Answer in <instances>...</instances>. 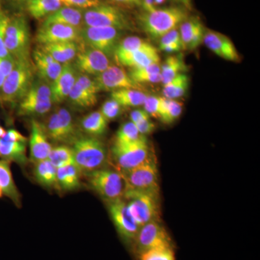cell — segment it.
Masks as SVG:
<instances>
[{
  "label": "cell",
  "instance_id": "6da1fadb",
  "mask_svg": "<svg viewBox=\"0 0 260 260\" xmlns=\"http://www.w3.org/2000/svg\"><path fill=\"white\" fill-rule=\"evenodd\" d=\"M187 8L172 6L141 12L138 15L140 28L154 40H159L167 32L178 28L189 18Z\"/></svg>",
  "mask_w": 260,
  "mask_h": 260
},
{
  "label": "cell",
  "instance_id": "7a4b0ae2",
  "mask_svg": "<svg viewBox=\"0 0 260 260\" xmlns=\"http://www.w3.org/2000/svg\"><path fill=\"white\" fill-rule=\"evenodd\" d=\"M75 164L84 174L103 169L107 161L105 145L95 137L80 135L73 143Z\"/></svg>",
  "mask_w": 260,
  "mask_h": 260
},
{
  "label": "cell",
  "instance_id": "3957f363",
  "mask_svg": "<svg viewBox=\"0 0 260 260\" xmlns=\"http://www.w3.org/2000/svg\"><path fill=\"white\" fill-rule=\"evenodd\" d=\"M34 69L30 60H15L14 68L0 89L2 102L16 104L25 97L34 80Z\"/></svg>",
  "mask_w": 260,
  "mask_h": 260
},
{
  "label": "cell",
  "instance_id": "277c9868",
  "mask_svg": "<svg viewBox=\"0 0 260 260\" xmlns=\"http://www.w3.org/2000/svg\"><path fill=\"white\" fill-rule=\"evenodd\" d=\"M123 198L128 210L140 227L160 218V194L125 189Z\"/></svg>",
  "mask_w": 260,
  "mask_h": 260
},
{
  "label": "cell",
  "instance_id": "5b68a950",
  "mask_svg": "<svg viewBox=\"0 0 260 260\" xmlns=\"http://www.w3.org/2000/svg\"><path fill=\"white\" fill-rule=\"evenodd\" d=\"M84 26L107 27L132 30L133 24L123 10L114 5L102 4L83 10Z\"/></svg>",
  "mask_w": 260,
  "mask_h": 260
},
{
  "label": "cell",
  "instance_id": "8992f818",
  "mask_svg": "<svg viewBox=\"0 0 260 260\" xmlns=\"http://www.w3.org/2000/svg\"><path fill=\"white\" fill-rule=\"evenodd\" d=\"M112 156L119 172L134 169L155 158L145 136L130 144L113 145Z\"/></svg>",
  "mask_w": 260,
  "mask_h": 260
},
{
  "label": "cell",
  "instance_id": "52a82bcc",
  "mask_svg": "<svg viewBox=\"0 0 260 260\" xmlns=\"http://www.w3.org/2000/svg\"><path fill=\"white\" fill-rule=\"evenodd\" d=\"M5 47L15 60H30V30L23 15L10 18L5 39Z\"/></svg>",
  "mask_w": 260,
  "mask_h": 260
},
{
  "label": "cell",
  "instance_id": "ba28073f",
  "mask_svg": "<svg viewBox=\"0 0 260 260\" xmlns=\"http://www.w3.org/2000/svg\"><path fill=\"white\" fill-rule=\"evenodd\" d=\"M50 84L40 78L34 80L28 93L19 102L20 116H42L50 112L52 107Z\"/></svg>",
  "mask_w": 260,
  "mask_h": 260
},
{
  "label": "cell",
  "instance_id": "9c48e42d",
  "mask_svg": "<svg viewBox=\"0 0 260 260\" xmlns=\"http://www.w3.org/2000/svg\"><path fill=\"white\" fill-rule=\"evenodd\" d=\"M89 186L107 202L121 199L125 191V182L119 172L103 169L85 174Z\"/></svg>",
  "mask_w": 260,
  "mask_h": 260
},
{
  "label": "cell",
  "instance_id": "30bf717a",
  "mask_svg": "<svg viewBox=\"0 0 260 260\" xmlns=\"http://www.w3.org/2000/svg\"><path fill=\"white\" fill-rule=\"evenodd\" d=\"M48 139L55 143L73 144L80 135L71 113L65 109H56L42 124Z\"/></svg>",
  "mask_w": 260,
  "mask_h": 260
},
{
  "label": "cell",
  "instance_id": "8fae6325",
  "mask_svg": "<svg viewBox=\"0 0 260 260\" xmlns=\"http://www.w3.org/2000/svg\"><path fill=\"white\" fill-rule=\"evenodd\" d=\"M119 173L125 182V189L160 194L158 166L155 157L139 167Z\"/></svg>",
  "mask_w": 260,
  "mask_h": 260
},
{
  "label": "cell",
  "instance_id": "7c38bea8",
  "mask_svg": "<svg viewBox=\"0 0 260 260\" xmlns=\"http://www.w3.org/2000/svg\"><path fill=\"white\" fill-rule=\"evenodd\" d=\"M123 30L107 27L84 26L80 30L81 42L85 46L102 51L108 57H114Z\"/></svg>",
  "mask_w": 260,
  "mask_h": 260
},
{
  "label": "cell",
  "instance_id": "4fadbf2b",
  "mask_svg": "<svg viewBox=\"0 0 260 260\" xmlns=\"http://www.w3.org/2000/svg\"><path fill=\"white\" fill-rule=\"evenodd\" d=\"M135 241L139 253L157 248H174L172 238L160 220L151 221L140 227Z\"/></svg>",
  "mask_w": 260,
  "mask_h": 260
},
{
  "label": "cell",
  "instance_id": "5bb4252c",
  "mask_svg": "<svg viewBox=\"0 0 260 260\" xmlns=\"http://www.w3.org/2000/svg\"><path fill=\"white\" fill-rule=\"evenodd\" d=\"M73 64L78 73L97 76L105 71L110 66L111 63L109 58L102 51L80 42L79 51Z\"/></svg>",
  "mask_w": 260,
  "mask_h": 260
},
{
  "label": "cell",
  "instance_id": "9a60e30c",
  "mask_svg": "<svg viewBox=\"0 0 260 260\" xmlns=\"http://www.w3.org/2000/svg\"><path fill=\"white\" fill-rule=\"evenodd\" d=\"M93 80L100 92L129 88L141 90L140 84L132 79L125 70L116 65L111 64L105 71L95 76Z\"/></svg>",
  "mask_w": 260,
  "mask_h": 260
},
{
  "label": "cell",
  "instance_id": "2e32d148",
  "mask_svg": "<svg viewBox=\"0 0 260 260\" xmlns=\"http://www.w3.org/2000/svg\"><path fill=\"white\" fill-rule=\"evenodd\" d=\"M108 203L109 213L118 232L126 240H135L140 227L132 217L126 201L118 199Z\"/></svg>",
  "mask_w": 260,
  "mask_h": 260
},
{
  "label": "cell",
  "instance_id": "e0dca14e",
  "mask_svg": "<svg viewBox=\"0 0 260 260\" xmlns=\"http://www.w3.org/2000/svg\"><path fill=\"white\" fill-rule=\"evenodd\" d=\"M80 30L81 29L63 24L42 25L36 35V41L41 45L67 42L80 43L81 42Z\"/></svg>",
  "mask_w": 260,
  "mask_h": 260
},
{
  "label": "cell",
  "instance_id": "ac0fdd59",
  "mask_svg": "<svg viewBox=\"0 0 260 260\" xmlns=\"http://www.w3.org/2000/svg\"><path fill=\"white\" fill-rule=\"evenodd\" d=\"M203 43L210 51L225 60L239 62L241 56L234 43L221 32L206 29Z\"/></svg>",
  "mask_w": 260,
  "mask_h": 260
},
{
  "label": "cell",
  "instance_id": "d6986e66",
  "mask_svg": "<svg viewBox=\"0 0 260 260\" xmlns=\"http://www.w3.org/2000/svg\"><path fill=\"white\" fill-rule=\"evenodd\" d=\"M78 73L73 63L63 64L60 74L50 85L53 104H59L68 99Z\"/></svg>",
  "mask_w": 260,
  "mask_h": 260
},
{
  "label": "cell",
  "instance_id": "ffe728a7",
  "mask_svg": "<svg viewBox=\"0 0 260 260\" xmlns=\"http://www.w3.org/2000/svg\"><path fill=\"white\" fill-rule=\"evenodd\" d=\"M30 140V156L32 162L46 160L50 153L51 145L49 143L42 123L32 119Z\"/></svg>",
  "mask_w": 260,
  "mask_h": 260
},
{
  "label": "cell",
  "instance_id": "44dd1931",
  "mask_svg": "<svg viewBox=\"0 0 260 260\" xmlns=\"http://www.w3.org/2000/svg\"><path fill=\"white\" fill-rule=\"evenodd\" d=\"M32 59L35 63L39 78L51 84L55 81L60 74L63 64L57 62L40 48L32 52Z\"/></svg>",
  "mask_w": 260,
  "mask_h": 260
},
{
  "label": "cell",
  "instance_id": "7402d4cb",
  "mask_svg": "<svg viewBox=\"0 0 260 260\" xmlns=\"http://www.w3.org/2000/svg\"><path fill=\"white\" fill-rule=\"evenodd\" d=\"M116 61L121 66L132 68H143L160 61L158 50L153 46L146 49H140L129 54L115 57Z\"/></svg>",
  "mask_w": 260,
  "mask_h": 260
},
{
  "label": "cell",
  "instance_id": "603a6c76",
  "mask_svg": "<svg viewBox=\"0 0 260 260\" xmlns=\"http://www.w3.org/2000/svg\"><path fill=\"white\" fill-rule=\"evenodd\" d=\"M80 43L76 42L54 43V44H44V45H41V47L39 48L51 56L57 62L64 64L75 60L79 51Z\"/></svg>",
  "mask_w": 260,
  "mask_h": 260
},
{
  "label": "cell",
  "instance_id": "cb8c5ba5",
  "mask_svg": "<svg viewBox=\"0 0 260 260\" xmlns=\"http://www.w3.org/2000/svg\"><path fill=\"white\" fill-rule=\"evenodd\" d=\"M83 10L71 7L62 6L54 13L44 18L42 25L59 23L82 29L84 27Z\"/></svg>",
  "mask_w": 260,
  "mask_h": 260
},
{
  "label": "cell",
  "instance_id": "d4e9b609",
  "mask_svg": "<svg viewBox=\"0 0 260 260\" xmlns=\"http://www.w3.org/2000/svg\"><path fill=\"white\" fill-rule=\"evenodd\" d=\"M10 162L0 159V188L3 195L8 197L17 207L20 208L21 206V196L12 175Z\"/></svg>",
  "mask_w": 260,
  "mask_h": 260
},
{
  "label": "cell",
  "instance_id": "484cf974",
  "mask_svg": "<svg viewBox=\"0 0 260 260\" xmlns=\"http://www.w3.org/2000/svg\"><path fill=\"white\" fill-rule=\"evenodd\" d=\"M0 159L24 165L27 162L26 143L0 139Z\"/></svg>",
  "mask_w": 260,
  "mask_h": 260
},
{
  "label": "cell",
  "instance_id": "4316f807",
  "mask_svg": "<svg viewBox=\"0 0 260 260\" xmlns=\"http://www.w3.org/2000/svg\"><path fill=\"white\" fill-rule=\"evenodd\" d=\"M80 174L75 164L56 169V183L64 191H73L80 186Z\"/></svg>",
  "mask_w": 260,
  "mask_h": 260
},
{
  "label": "cell",
  "instance_id": "83f0119b",
  "mask_svg": "<svg viewBox=\"0 0 260 260\" xmlns=\"http://www.w3.org/2000/svg\"><path fill=\"white\" fill-rule=\"evenodd\" d=\"M80 128L89 136H101L106 133L108 120L101 112H93L84 116L80 122Z\"/></svg>",
  "mask_w": 260,
  "mask_h": 260
},
{
  "label": "cell",
  "instance_id": "f1b7e54d",
  "mask_svg": "<svg viewBox=\"0 0 260 260\" xmlns=\"http://www.w3.org/2000/svg\"><path fill=\"white\" fill-rule=\"evenodd\" d=\"M147 94L138 89H121L111 93V99L115 100L121 107H138L143 106Z\"/></svg>",
  "mask_w": 260,
  "mask_h": 260
},
{
  "label": "cell",
  "instance_id": "f546056e",
  "mask_svg": "<svg viewBox=\"0 0 260 260\" xmlns=\"http://www.w3.org/2000/svg\"><path fill=\"white\" fill-rule=\"evenodd\" d=\"M25 7L32 18L41 20L59 10L62 4L59 0H28Z\"/></svg>",
  "mask_w": 260,
  "mask_h": 260
},
{
  "label": "cell",
  "instance_id": "4dcf8cb0",
  "mask_svg": "<svg viewBox=\"0 0 260 260\" xmlns=\"http://www.w3.org/2000/svg\"><path fill=\"white\" fill-rule=\"evenodd\" d=\"M187 69L181 55H172L168 56L161 65L160 75L161 83L165 85L174 79L178 75L184 73Z\"/></svg>",
  "mask_w": 260,
  "mask_h": 260
},
{
  "label": "cell",
  "instance_id": "1f68e13d",
  "mask_svg": "<svg viewBox=\"0 0 260 260\" xmlns=\"http://www.w3.org/2000/svg\"><path fill=\"white\" fill-rule=\"evenodd\" d=\"M68 99L73 105L83 109L93 107L98 102L96 93L84 88L77 82L72 88Z\"/></svg>",
  "mask_w": 260,
  "mask_h": 260
},
{
  "label": "cell",
  "instance_id": "d6a6232c",
  "mask_svg": "<svg viewBox=\"0 0 260 260\" xmlns=\"http://www.w3.org/2000/svg\"><path fill=\"white\" fill-rule=\"evenodd\" d=\"M36 180L46 187L57 186L56 183V169L48 159L35 162L34 169Z\"/></svg>",
  "mask_w": 260,
  "mask_h": 260
},
{
  "label": "cell",
  "instance_id": "836d02e7",
  "mask_svg": "<svg viewBox=\"0 0 260 260\" xmlns=\"http://www.w3.org/2000/svg\"><path fill=\"white\" fill-rule=\"evenodd\" d=\"M189 77L184 73L178 75L169 83L164 85L162 93L164 98L175 100L185 95L189 88Z\"/></svg>",
  "mask_w": 260,
  "mask_h": 260
},
{
  "label": "cell",
  "instance_id": "e575fe53",
  "mask_svg": "<svg viewBox=\"0 0 260 260\" xmlns=\"http://www.w3.org/2000/svg\"><path fill=\"white\" fill-rule=\"evenodd\" d=\"M181 103L161 97L159 119L164 124H171L177 120L182 113Z\"/></svg>",
  "mask_w": 260,
  "mask_h": 260
},
{
  "label": "cell",
  "instance_id": "d590c367",
  "mask_svg": "<svg viewBox=\"0 0 260 260\" xmlns=\"http://www.w3.org/2000/svg\"><path fill=\"white\" fill-rule=\"evenodd\" d=\"M47 159L56 169L75 164L73 148L66 145L51 148Z\"/></svg>",
  "mask_w": 260,
  "mask_h": 260
},
{
  "label": "cell",
  "instance_id": "8d00e7d4",
  "mask_svg": "<svg viewBox=\"0 0 260 260\" xmlns=\"http://www.w3.org/2000/svg\"><path fill=\"white\" fill-rule=\"evenodd\" d=\"M152 44L145 42L141 38L138 37H128L121 39L114 53V57L129 54L140 49H146L151 47Z\"/></svg>",
  "mask_w": 260,
  "mask_h": 260
},
{
  "label": "cell",
  "instance_id": "74e56055",
  "mask_svg": "<svg viewBox=\"0 0 260 260\" xmlns=\"http://www.w3.org/2000/svg\"><path fill=\"white\" fill-rule=\"evenodd\" d=\"M145 137L137 129L136 126L131 121L122 124L116 133L114 144L116 145L130 144L141 140Z\"/></svg>",
  "mask_w": 260,
  "mask_h": 260
},
{
  "label": "cell",
  "instance_id": "f35d334b",
  "mask_svg": "<svg viewBox=\"0 0 260 260\" xmlns=\"http://www.w3.org/2000/svg\"><path fill=\"white\" fill-rule=\"evenodd\" d=\"M200 22V19L197 17H189L179 25V34H180L181 43H182L183 49L184 50L188 49L195 29Z\"/></svg>",
  "mask_w": 260,
  "mask_h": 260
},
{
  "label": "cell",
  "instance_id": "ab89813d",
  "mask_svg": "<svg viewBox=\"0 0 260 260\" xmlns=\"http://www.w3.org/2000/svg\"><path fill=\"white\" fill-rule=\"evenodd\" d=\"M140 260H176L174 248L149 249L140 253Z\"/></svg>",
  "mask_w": 260,
  "mask_h": 260
},
{
  "label": "cell",
  "instance_id": "60d3db41",
  "mask_svg": "<svg viewBox=\"0 0 260 260\" xmlns=\"http://www.w3.org/2000/svg\"><path fill=\"white\" fill-rule=\"evenodd\" d=\"M160 70H161V65L160 64V61H158L143 68H132L128 74L132 79L138 83L142 78L145 77L160 74Z\"/></svg>",
  "mask_w": 260,
  "mask_h": 260
},
{
  "label": "cell",
  "instance_id": "b9f144b4",
  "mask_svg": "<svg viewBox=\"0 0 260 260\" xmlns=\"http://www.w3.org/2000/svg\"><path fill=\"white\" fill-rule=\"evenodd\" d=\"M9 21V17L0 10V58L5 59H13L5 44V34Z\"/></svg>",
  "mask_w": 260,
  "mask_h": 260
},
{
  "label": "cell",
  "instance_id": "7bdbcfd3",
  "mask_svg": "<svg viewBox=\"0 0 260 260\" xmlns=\"http://www.w3.org/2000/svg\"><path fill=\"white\" fill-rule=\"evenodd\" d=\"M108 121L114 120L121 115L122 107L113 99L104 103L100 111Z\"/></svg>",
  "mask_w": 260,
  "mask_h": 260
},
{
  "label": "cell",
  "instance_id": "ee69618b",
  "mask_svg": "<svg viewBox=\"0 0 260 260\" xmlns=\"http://www.w3.org/2000/svg\"><path fill=\"white\" fill-rule=\"evenodd\" d=\"M160 103H161V97L148 95L143 104V107H144L143 109L148 113L150 117L159 119Z\"/></svg>",
  "mask_w": 260,
  "mask_h": 260
},
{
  "label": "cell",
  "instance_id": "f6af8a7d",
  "mask_svg": "<svg viewBox=\"0 0 260 260\" xmlns=\"http://www.w3.org/2000/svg\"><path fill=\"white\" fill-rule=\"evenodd\" d=\"M62 5L78 9L86 10L102 4L101 0H59Z\"/></svg>",
  "mask_w": 260,
  "mask_h": 260
},
{
  "label": "cell",
  "instance_id": "bcb514c9",
  "mask_svg": "<svg viewBox=\"0 0 260 260\" xmlns=\"http://www.w3.org/2000/svg\"><path fill=\"white\" fill-rule=\"evenodd\" d=\"M205 30H206V29H205L204 25L200 21L196 29H195V31L193 34L192 38H191L187 50H194L203 44Z\"/></svg>",
  "mask_w": 260,
  "mask_h": 260
},
{
  "label": "cell",
  "instance_id": "7dc6e473",
  "mask_svg": "<svg viewBox=\"0 0 260 260\" xmlns=\"http://www.w3.org/2000/svg\"><path fill=\"white\" fill-rule=\"evenodd\" d=\"M178 28L174 29V30H171L165 35L162 36L159 39V47H164V46L172 44V43H181L180 34H179V29Z\"/></svg>",
  "mask_w": 260,
  "mask_h": 260
},
{
  "label": "cell",
  "instance_id": "c3c4849f",
  "mask_svg": "<svg viewBox=\"0 0 260 260\" xmlns=\"http://www.w3.org/2000/svg\"><path fill=\"white\" fill-rule=\"evenodd\" d=\"M135 125L136 126L137 129L142 135L150 134V133H153L154 130L156 128L155 123L151 120L150 117L143 119Z\"/></svg>",
  "mask_w": 260,
  "mask_h": 260
},
{
  "label": "cell",
  "instance_id": "681fc988",
  "mask_svg": "<svg viewBox=\"0 0 260 260\" xmlns=\"http://www.w3.org/2000/svg\"><path fill=\"white\" fill-rule=\"evenodd\" d=\"M2 139L10 142H20V143H26L27 138L23 136L21 133L16 129H11L6 132V134Z\"/></svg>",
  "mask_w": 260,
  "mask_h": 260
},
{
  "label": "cell",
  "instance_id": "f907efd6",
  "mask_svg": "<svg viewBox=\"0 0 260 260\" xmlns=\"http://www.w3.org/2000/svg\"><path fill=\"white\" fill-rule=\"evenodd\" d=\"M148 117H150V116L144 109H136V110L133 111L130 114V121L134 124H137L140 121Z\"/></svg>",
  "mask_w": 260,
  "mask_h": 260
},
{
  "label": "cell",
  "instance_id": "816d5d0a",
  "mask_svg": "<svg viewBox=\"0 0 260 260\" xmlns=\"http://www.w3.org/2000/svg\"><path fill=\"white\" fill-rule=\"evenodd\" d=\"M160 50L167 53H176L182 50L183 46L181 43H172V44H167L164 47H159Z\"/></svg>",
  "mask_w": 260,
  "mask_h": 260
},
{
  "label": "cell",
  "instance_id": "f5cc1de1",
  "mask_svg": "<svg viewBox=\"0 0 260 260\" xmlns=\"http://www.w3.org/2000/svg\"><path fill=\"white\" fill-rule=\"evenodd\" d=\"M116 4L126 5V6L141 7L142 0H109Z\"/></svg>",
  "mask_w": 260,
  "mask_h": 260
},
{
  "label": "cell",
  "instance_id": "db71d44e",
  "mask_svg": "<svg viewBox=\"0 0 260 260\" xmlns=\"http://www.w3.org/2000/svg\"><path fill=\"white\" fill-rule=\"evenodd\" d=\"M13 1L19 5H25L28 3V0H13Z\"/></svg>",
  "mask_w": 260,
  "mask_h": 260
},
{
  "label": "cell",
  "instance_id": "11a10c76",
  "mask_svg": "<svg viewBox=\"0 0 260 260\" xmlns=\"http://www.w3.org/2000/svg\"><path fill=\"white\" fill-rule=\"evenodd\" d=\"M5 79V75H3V73H2L1 70H0V89H1L2 86H3V84L4 83Z\"/></svg>",
  "mask_w": 260,
  "mask_h": 260
},
{
  "label": "cell",
  "instance_id": "9f6ffc18",
  "mask_svg": "<svg viewBox=\"0 0 260 260\" xmlns=\"http://www.w3.org/2000/svg\"><path fill=\"white\" fill-rule=\"evenodd\" d=\"M6 130L5 129V128H3V126H0V139L3 138V137L5 136V134H6Z\"/></svg>",
  "mask_w": 260,
  "mask_h": 260
},
{
  "label": "cell",
  "instance_id": "6f0895ef",
  "mask_svg": "<svg viewBox=\"0 0 260 260\" xmlns=\"http://www.w3.org/2000/svg\"><path fill=\"white\" fill-rule=\"evenodd\" d=\"M3 191H2L1 188H0V198H3Z\"/></svg>",
  "mask_w": 260,
  "mask_h": 260
},
{
  "label": "cell",
  "instance_id": "680465c9",
  "mask_svg": "<svg viewBox=\"0 0 260 260\" xmlns=\"http://www.w3.org/2000/svg\"><path fill=\"white\" fill-rule=\"evenodd\" d=\"M1 1H2V0H0V3H1Z\"/></svg>",
  "mask_w": 260,
  "mask_h": 260
}]
</instances>
